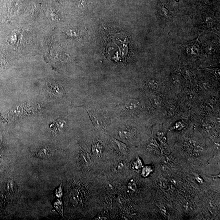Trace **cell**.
I'll return each instance as SVG.
<instances>
[{
  "instance_id": "6da1fadb",
  "label": "cell",
  "mask_w": 220,
  "mask_h": 220,
  "mask_svg": "<svg viewBox=\"0 0 220 220\" xmlns=\"http://www.w3.org/2000/svg\"><path fill=\"white\" fill-rule=\"evenodd\" d=\"M94 127L96 129H100L103 126V122L101 117L96 112L91 110H87Z\"/></svg>"
},
{
  "instance_id": "7a4b0ae2",
  "label": "cell",
  "mask_w": 220,
  "mask_h": 220,
  "mask_svg": "<svg viewBox=\"0 0 220 220\" xmlns=\"http://www.w3.org/2000/svg\"><path fill=\"white\" fill-rule=\"evenodd\" d=\"M140 105L138 100L135 99H130L127 100L125 103V107L130 111H134L138 109Z\"/></svg>"
},
{
  "instance_id": "3957f363",
  "label": "cell",
  "mask_w": 220,
  "mask_h": 220,
  "mask_svg": "<svg viewBox=\"0 0 220 220\" xmlns=\"http://www.w3.org/2000/svg\"><path fill=\"white\" fill-rule=\"evenodd\" d=\"M112 141L115 149L119 151L120 153H124L126 152L127 150L126 145L113 137H112Z\"/></svg>"
},
{
  "instance_id": "277c9868",
  "label": "cell",
  "mask_w": 220,
  "mask_h": 220,
  "mask_svg": "<svg viewBox=\"0 0 220 220\" xmlns=\"http://www.w3.org/2000/svg\"><path fill=\"white\" fill-rule=\"evenodd\" d=\"M92 152L96 157H101L102 155L103 148L99 142H96L93 144L92 147Z\"/></svg>"
},
{
  "instance_id": "5b68a950",
  "label": "cell",
  "mask_w": 220,
  "mask_h": 220,
  "mask_svg": "<svg viewBox=\"0 0 220 220\" xmlns=\"http://www.w3.org/2000/svg\"><path fill=\"white\" fill-rule=\"evenodd\" d=\"M49 149L43 148L39 150V151L36 152L35 153L37 157L40 158H45L50 157L52 155V154Z\"/></svg>"
},
{
  "instance_id": "8992f818",
  "label": "cell",
  "mask_w": 220,
  "mask_h": 220,
  "mask_svg": "<svg viewBox=\"0 0 220 220\" xmlns=\"http://www.w3.org/2000/svg\"><path fill=\"white\" fill-rule=\"evenodd\" d=\"M158 12L161 18L165 20L169 18V14L168 11L161 5L159 6Z\"/></svg>"
},
{
  "instance_id": "52a82bcc",
  "label": "cell",
  "mask_w": 220,
  "mask_h": 220,
  "mask_svg": "<svg viewBox=\"0 0 220 220\" xmlns=\"http://www.w3.org/2000/svg\"><path fill=\"white\" fill-rule=\"evenodd\" d=\"M119 136L123 139H129L132 136L131 132L125 130H119Z\"/></svg>"
},
{
  "instance_id": "ba28073f",
  "label": "cell",
  "mask_w": 220,
  "mask_h": 220,
  "mask_svg": "<svg viewBox=\"0 0 220 220\" xmlns=\"http://www.w3.org/2000/svg\"><path fill=\"white\" fill-rule=\"evenodd\" d=\"M54 207L56 209L60 215H63V206L62 201L57 200L54 203Z\"/></svg>"
},
{
  "instance_id": "9c48e42d",
  "label": "cell",
  "mask_w": 220,
  "mask_h": 220,
  "mask_svg": "<svg viewBox=\"0 0 220 220\" xmlns=\"http://www.w3.org/2000/svg\"><path fill=\"white\" fill-rule=\"evenodd\" d=\"M54 194L57 198L60 199L62 197L63 195V185L61 184L56 188L55 189L54 191Z\"/></svg>"
},
{
  "instance_id": "30bf717a",
  "label": "cell",
  "mask_w": 220,
  "mask_h": 220,
  "mask_svg": "<svg viewBox=\"0 0 220 220\" xmlns=\"http://www.w3.org/2000/svg\"><path fill=\"white\" fill-rule=\"evenodd\" d=\"M147 85L149 88L152 89H157L158 87L157 81L154 79L150 80L148 82Z\"/></svg>"
},
{
  "instance_id": "8fae6325",
  "label": "cell",
  "mask_w": 220,
  "mask_h": 220,
  "mask_svg": "<svg viewBox=\"0 0 220 220\" xmlns=\"http://www.w3.org/2000/svg\"><path fill=\"white\" fill-rule=\"evenodd\" d=\"M142 164L141 161L139 158H137L133 161L132 164V167L134 170H138L141 167Z\"/></svg>"
},
{
  "instance_id": "7c38bea8",
  "label": "cell",
  "mask_w": 220,
  "mask_h": 220,
  "mask_svg": "<svg viewBox=\"0 0 220 220\" xmlns=\"http://www.w3.org/2000/svg\"><path fill=\"white\" fill-rule=\"evenodd\" d=\"M151 171V168H149V167H145L142 170V175L143 176H146L149 175L150 173V172Z\"/></svg>"
},
{
  "instance_id": "4fadbf2b",
  "label": "cell",
  "mask_w": 220,
  "mask_h": 220,
  "mask_svg": "<svg viewBox=\"0 0 220 220\" xmlns=\"http://www.w3.org/2000/svg\"><path fill=\"white\" fill-rule=\"evenodd\" d=\"M124 166V164L123 163H119V164H118V166H117V168H118V170H119V168H120V169L121 168H123ZM116 168H117V167H116Z\"/></svg>"
}]
</instances>
